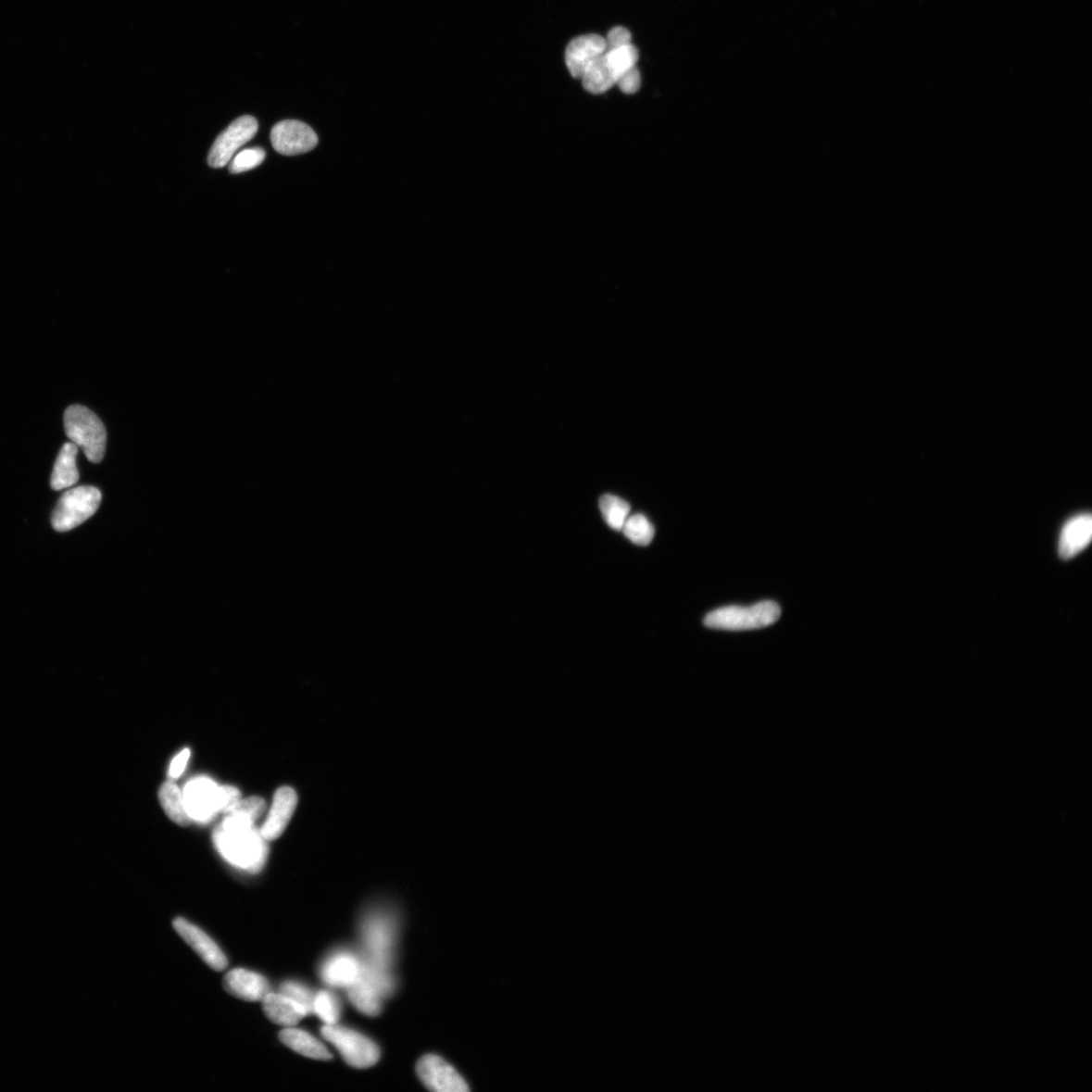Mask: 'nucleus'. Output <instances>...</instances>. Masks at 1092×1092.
Listing matches in <instances>:
<instances>
[{
	"mask_svg": "<svg viewBox=\"0 0 1092 1092\" xmlns=\"http://www.w3.org/2000/svg\"><path fill=\"white\" fill-rule=\"evenodd\" d=\"M607 49L605 38L589 34L573 39L566 50V63L572 77L581 80L589 66Z\"/></svg>",
	"mask_w": 1092,
	"mask_h": 1092,
	"instance_id": "obj_13",
	"label": "nucleus"
},
{
	"mask_svg": "<svg viewBox=\"0 0 1092 1092\" xmlns=\"http://www.w3.org/2000/svg\"><path fill=\"white\" fill-rule=\"evenodd\" d=\"M324 1039L333 1044L345 1061L352 1067L369 1068L379 1061L380 1049L376 1043L362 1034L340 1027L335 1024H325L321 1030Z\"/></svg>",
	"mask_w": 1092,
	"mask_h": 1092,
	"instance_id": "obj_6",
	"label": "nucleus"
},
{
	"mask_svg": "<svg viewBox=\"0 0 1092 1092\" xmlns=\"http://www.w3.org/2000/svg\"><path fill=\"white\" fill-rule=\"evenodd\" d=\"M176 932L189 944L203 961L215 971H223L228 960L220 947L204 931L182 918L173 921Z\"/></svg>",
	"mask_w": 1092,
	"mask_h": 1092,
	"instance_id": "obj_11",
	"label": "nucleus"
},
{
	"mask_svg": "<svg viewBox=\"0 0 1092 1092\" xmlns=\"http://www.w3.org/2000/svg\"><path fill=\"white\" fill-rule=\"evenodd\" d=\"M297 805L295 791L288 786L280 788L274 794L272 807L260 835L270 842L277 840L289 825Z\"/></svg>",
	"mask_w": 1092,
	"mask_h": 1092,
	"instance_id": "obj_14",
	"label": "nucleus"
},
{
	"mask_svg": "<svg viewBox=\"0 0 1092 1092\" xmlns=\"http://www.w3.org/2000/svg\"><path fill=\"white\" fill-rule=\"evenodd\" d=\"M182 796L192 821L207 823L220 813V787L212 780L202 777L190 781L185 785Z\"/></svg>",
	"mask_w": 1092,
	"mask_h": 1092,
	"instance_id": "obj_9",
	"label": "nucleus"
},
{
	"mask_svg": "<svg viewBox=\"0 0 1092 1092\" xmlns=\"http://www.w3.org/2000/svg\"><path fill=\"white\" fill-rule=\"evenodd\" d=\"M600 510L604 521L616 532H621L627 518L630 517L631 505L613 495L602 496Z\"/></svg>",
	"mask_w": 1092,
	"mask_h": 1092,
	"instance_id": "obj_22",
	"label": "nucleus"
},
{
	"mask_svg": "<svg viewBox=\"0 0 1092 1092\" xmlns=\"http://www.w3.org/2000/svg\"><path fill=\"white\" fill-rule=\"evenodd\" d=\"M417 1073L424 1086L436 1092H466L469 1086L457 1070L443 1058L426 1055L417 1064Z\"/></svg>",
	"mask_w": 1092,
	"mask_h": 1092,
	"instance_id": "obj_10",
	"label": "nucleus"
},
{
	"mask_svg": "<svg viewBox=\"0 0 1092 1092\" xmlns=\"http://www.w3.org/2000/svg\"><path fill=\"white\" fill-rule=\"evenodd\" d=\"M641 73H639L637 68H634L623 75L622 79L619 84H617V86L620 87V90L622 93L626 94H634L638 92L639 88H641Z\"/></svg>",
	"mask_w": 1092,
	"mask_h": 1092,
	"instance_id": "obj_30",
	"label": "nucleus"
},
{
	"mask_svg": "<svg viewBox=\"0 0 1092 1092\" xmlns=\"http://www.w3.org/2000/svg\"><path fill=\"white\" fill-rule=\"evenodd\" d=\"M313 1012L326 1024H335L340 1018V1003L331 992L322 990L315 995Z\"/></svg>",
	"mask_w": 1092,
	"mask_h": 1092,
	"instance_id": "obj_24",
	"label": "nucleus"
},
{
	"mask_svg": "<svg viewBox=\"0 0 1092 1092\" xmlns=\"http://www.w3.org/2000/svg\"><path fill=\"white\" fill-rule=\"evenodd\" d=\"M158 797L161 807L172 822L182 826L191 824L192 819L187 813L182 793L173 782L163 783Z\"/></svg>",
	"mask_w": 1092,
	"mask_h": 1092,
	"instance_id": "obj_21",
	"label": "nucleus"
},
{
	"mask_svg": "<svg viewBox=\"0 0 1092 1092\" xmlns=\"http://www.w3.org/2000/svg\"><path fill=\"white\" fill-rule=\"evenodd\" d=\"M270 140L274 150L285 157L310 152L319 142L310 126L295 119L282 120L275 125L271 130Z\"/></svg>",
	"mask_w": 1092,
	"mask_h": 1092,
	"instance_id": "obj_8",
	"label": "nucleus"
},
{
	"mask_svg": "<svg viewBox=\"0 0 1092 1092\" xmlns=\"http://www.w3.org/2000/svg\"><path fill=\"white\" fill-rule=\"evenodd\" d=\"M258 121L251 116H243L232 123L215 141L209 151L207 163L213 169H222L233 158L235 152L255 137Z\"/></svg>",
	"mask_w": 1092,
	"mask_h": 1092,
	"instance_id": "obj_7",
	"label": "nucleus"
},
{
	"mask_svg": "<svg viewBox=\"0 0 1092 1092\" xmlns=\"http://www.w3.org/2000/svg\"><path fill=\"white\" fill-rule=\"evenodd\" d=\"M1091 538V516L1083 513L1073 517L1064 524L1059 538V557L1066 560L1073 559L1088 546Z\"/></svg>",
	"mask_w": 1092,
	"mask_h": 1092,
	"instance_id": "obj_15",
	"label": "nucleus"
},
{
	"mask_svg": "<svg viewBox=\"0 0 1092 1092\" xmlns=\"http://www.w3.org/2000/svg\"><path fill=\"white\" fill-rule=\"evenodd\" d=\"M361 933L364 953L367 955L363 963L382 973H390L395 937L393 921L388 915L373 913L364 921Z\"/></svg>",
	"mask_w": 1092,
	"mask_h": 1092,
	"instance_id": "obj_4",
	"label": "nucleus"
},
{
	"mask_svg": "<svg viewBox=\"0 0 1092 1092\" xmlns=\"http://www.w3.org/2000/svg\"><path fill=\"white\" fill-rule=\"evenodd\" d=\"M262 1006L266 1016L274 1023L282 1025L285 1028L294 1027L299 1023L305 1017L308 1016V1011L300 1003H297L289 997H286L281 992L279 994H270L262 999Z\"/></svg>",
	"mask_w": 1092,
	"mask_h": 1092,
	"instance_id": "obj_17",
	"label": "nucleus"
},
{
	"mask_svg": "<svg viewBox=\"0 0 1092 1092\" xmlns=\"http://www.w3.org/2000/svg\"><path fill=\"white\" fill-rule=\"evenodd\" d=\"M361 971L362 961L357 955L339 951L325 960L320 975L329 986L348 988L357 983Z\"/></svg>",
	"mask_w": 1092,
	"mask_h": 1092,
	"instance_id": "obj_12",
	"label": "nucleus"
},
{
	"mask_svg": "<svg viewBox=\"0 0 1092 1092\" xmlns=\"http://www.w3.org/2000/svg\"><path fill=\"white\" fill-rule=\"evenodd\" d=\"M266 154L260 147L243 150L232 160L229 170L231 173L238 174L255 169L266 159Z\"/></svg>",
	"mask_w": 1092,
	"mask_h": 1092,
	"instance_id": "obj_25",
	"label": "nucleus"
},
{
	"mask_svg": "<svg viewBox=\"0 0 1092 1092\" xmlns=\"http://www.w3.org/2000/svg\"><path fill=\"white\" fill-rule=\"evenodd\" d=\"M266 809L267 804L264 799L258 797H253L245 800H240L235 809L231 812L245 814L256 822L258 819L261 818V815L264 811H266Z\"/></svg>",
	"mask_w": 1092,
	"mask_h": 1092,
	"instance_id": "obj_27",
	"label": "nucleus"
},
{
	"mask_svg": "<svg viewBox=\"0 0 1092 1092\" xmlns=\"http://www.w3.org/2000/svg\"><path fill=\"white\" fill-rule=\"evenodd\" d=\"M241 800L240 791L232 786L220 787L219 796V811L220 813H230L233 810L236 805Z\"/></svg>",
	"mask_w": 1092,
	"mask_h": 1092,
	"instance_id": "obj_28",
	"label": "nucleus"
},
{
	"mask_svg": "<svg viewBox=\"0 0 1092 1092\" xmlns=\"http://www.w3.org/2000/svg\"><path fill=\"white\" fill-rule=\"evenodd\" d=\"M224 985L230 995L246 1001H262L270 992L267 978L245 969L230 971Z\"/></svg>",
	"mask_w": 1092,
	"mask_h": 1092,
	"instance_id": "obj_16",
	"label": "nucleus"
},
{
	"mask_svg": "<svg viewBox=\"0 0 1092 1092\" xmlns=\"http://www.w3.org/2000/svg\"><path fill=\"white\" fill-rule=\"evenodd\" d=\"M280 1039L292 1050L305 1057L318 1059V1061H330L333 1058V1054L330 1053L327 1047L306 1031L293 1027L286 1028L281 1032Z\"/></svg>",
	"mask_w": 1092,
	"mask_h": 1092,
	"instance_id": "obj_19",
	"label": "nucleus"
},
{
	"mask_svg": "<svg viewBox=\"0 0 1092 1092\" xmlns=\"http://www.w3.org/2000/svg\"><path fill=\"white\" fill-rule=\"evenodd\" d=\"M632 32L623 27H615L605 38L606 50L616 49L632 44Z\"/></svg>",
	"mask_w": 1092,
	"mask_h": 1092,
	"instance_id": "obj_29",
	"label": "nucleus"
},
{
	"mask_svg": "<svg viewBox=\"0 0 1092 1092\" xmlns=\"http://www.w3.org/2000/svg\"><path fill=\"white\" fill-rule=\"evenodd\" d=\"M65 433L74 445L82 448L93 463L103 460L106 452L107 432L99 418L86 407L73 405L64 414Z\"/></svg>",
	"mask_w": 1092,
	"mask_h": 1092,
	"instance_id": "obj_2",
	"label": "nucleus"
},
{
	"mask_svg": "<svg viewBox=\"0 0 1092 1092\" xmlns=\"http://www.w3.org/2000/svg\"><path fill=\"white\" fill-rule=\"evenodd\" d=\"M621 532L633 544L641 546L650 545L655 537L654 525L643 514L628 517Z\"/></svg>",
	"mask_w": 1092,
	"mask_h": 1092,
	"instance_id": "obj_23",
	"label": "nucleus"
},
{
	"mask_svg": "<svg viewBox=\"0 0 1092 1092\" xmlns=\"http://www.w3.org/2000/svg\"><path fill=\"white\" fill-rule=\"evenodd\" d=\"M352 1005L370 1017H376L382 1010L383 997L381 989L362 973L356 984L347 988Z\"/></svg>",
	"mask_w": 1092,
	"mask_h": 1092,
	"instance_id": "obj_18",
	"label": "nucleus"
},
{
	"mask_svg": "<svg viewBox=\"0 0 1092 1092\" xmlns=\"http://www.w3.org/2000/svg\"><path fill=\"white\" fill-rule=\"evenodd\" d=\"M77 454H79V446L73 443L63 446L52 473L51 487L53 490L60 491L69 488L79 482L80 472L76 467Z\"/></svg>",
	"mask_w": 1092,
	"mask_h": 1092,
	"instance_id": "obj_20",
	"label": "nucleus"
},
{
	"mask_svg": "<svg viewBox=\"0 0 1092 1092\" xmlns=\"http://www.w3.org/2000/svg\"><path fill=\"white\" fill-rule=\"evenodd\" d=\"M190 757H191L190 749L185 748V749H183V751L180 755L176 756L173 759L172 763L169 768V776L171 778H179L182 775V773L185 770V767L187 765V762H189Z\"/></svg>",
	"mask_w": 1092,
	"mask_h": 1092,
	"instance_id": "obj_31",
	"label": "nucleus"
},
{
	"mask_svg": "<svg viewBox=\"0 0 1092 1092\" xmlns=\"http://www.w3.org/2000/svg\"><path fill=\"white\" fill-rule=\"evenodd\" d=\"M281 994L291 998L297 1003H300L308 1013L313 1012V1005L315 995L305 985L295 983V981H286L280 988Z\"/></svg>",
	"mask_w": 1092,
	"mask_h": 1092,
	"instance_id": "obj_26",
	"label": "nucleus"
},
{
	"mask_svg": "<svg viewBox=\"0 0 1092 1092\" xmlns=\"http://www.w3.org/2000/svg\"><path fill=\"white\" fill-rule=\"evenodd\" d=\"M781 609L773 601H764L753 606H728L714 610L705 617L704 624L716 630L749 631L759 630L779 621Z\"/></svg>",
	"mask_w": 1092,
	"mask_h": 1092,
	"instance_id": "obj_3",
	"label": "nucleus"
},
{
	"mask_svg": "<svg viewBox=\"0 0 1092 1092\" xmlns=\"http://www.w3.org/2000/svg\"><path fill=\"white\" fill-rule=\"evenodd\" d=\"M253 825L255 822L245 814L228 813L214 833V843L230 864L257 873L267 862L269 847Z\"/></svg>",
	"mask_w": 1092,
	"mask_h": 1092,
	"instance_id": "obj_1",
	"label": "nucleus"
},
{
	"mask_svg": "<svg viewBox=\"0 0 1092 1092\" xmlns=\"http://www.w3.org/2000/svg\"><path fill=\"white\" fill-rule=\"evenodd\" d=\"M102 494L94 487L82 485L66 492L52 516V525L59 533L80 526L97 511Z\"/></svg>",
	"mask_w": 1092,
	"mask_h": 1092,
	"instance_id": "obj_5",
	"label": "nucleus"
}]
</instances>
